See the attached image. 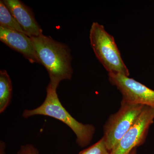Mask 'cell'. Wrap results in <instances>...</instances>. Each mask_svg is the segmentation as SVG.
<instances>
[{"label": "cell", "instance_id": "cell-1", "mask_svg": "<svg viewBox=\"0 0 154 154\" xmlns=\"http://www.w3.org/2000/svg\"><path fill=\"white\" fill-rule=\"evenodd\" d=\"M36 57L49 75V85L57 89L61 81L70 80L73 74L71 51L66 44L43 34L30 37Z\"/></svg>", "mask_w": 154, "mask_h": 154}, {"label": "cell", "instance_id": "cell-2", "mask_svg": "<svg viewBox=\"0 0 154 154\" xmlns=\"http://www.w3.org/2000/svg\"><path fill=\"white\" fill-rule=\"evenodd\" d=\"M46 98L39 107L32 110H25L23 118L27 119L35 115H43L61 121L72 130L76 136V143L81 147L88 145L92 141L95 128L91 124H84L77 121L62 105L59 99L57 89L48 84L46 88Z\"/></svg>", "mask_w": 154, "mask_h": 154}, {"label": "cell", "instance_id": "cell-3", "mask_svg": "<svg viewBox=\"0 0 154 154\" xmlns=\"http://www.w3.org/2000/svg\"><path fill=\"white\" fill-rule=\"evenodd\" d=\"M90 40L96 57L108 73L129 76V70L122 58L114 37L106 31L103 25L93 22Z\"/></svg>", "mask_w": 154, "mask_h": 154}, {"label": "cell", "instance_id": "cell-4", "mask_svg": "<svg viewBox=\"0 0 154 154\" xmlns=\"http://www.w3.org/2000/svg\"><path fill=\"white\" fill-rule=\"evenodd\" d=\"M144 106L121 101L119 110L109 116L104 126L103 137L109 151H111L134 123Z\"/></svg>", "mask_w": 154, "mask_h": 154}, {"label": "cell", "instance_id": "cell-5", "mask_svg": "<svg viewBox=\"0 0 154 154\" xmlns=\"http://www.w3.org/2000/svg\"><path fill=\"white\" fill-rule=\"evenodd\" d=\"M154 121V108L145 106L134 123L111 150L110 154H130L144 142Z\"/></svg>", "mask_w": 154, "mask_h": 154}, {"label": "cell", "instance_id": "cell-6", "mask_svg": "<svg viewBox=\"0 0 154 154\" xmlns=\"http://www.w3.org/2000/svg\"><path fill=\"white\" fill-rule=\"evenodd\" d=\"M108 80L122 95L124 102L148 106L154 109V91L134 79L119 74L108 73Z\"/></svg>", "mask_w": 154, "mask_h": 154}, {"label": "cell", "instance_id": "cell-7", "mask_svg": "<svg viewBox=\"0 0 154 154\" xmlns=\"http://www.w3.org/2000/svg\"><path fill=\"white\" fill-rule=\"evenodd\" d=\"M0 40L20 53L31 63H39L32 39L25 33L0 26Z\"/></svg>", "mask_w": 154, "mask_h": 154}, {"label": "cell", "instance_id": "cell-8", "mask_svg": "<svg viewBox=\"0 0 154 154\" xmlns=\"http://www.w3.org/2000/svg\"><path fill=\"white\" fill-rule=\"evenodd\" d=\"M3 2L26 35L31 37L43 34L33 12L24 3L19 0H5Z\"/></svg>", "mask_w": 154, "mask_h": 154}, {"label": "cell", "instance_id": "cell-9", "mask_svg": "<svg viewBox=\"0 0 154 154\" xmlns=\"http://www.w3.org/2000/svg\"><path fill=\"white\" fill-rule=\"evenodd\" d=\"M12 82L6 70L0 71V113L8 106L12 97Z\"/></svg>", "mask_w": 154, "mask_h": 154}, {"label": "cell", "instance_id": "cell-10", "mask_svg": "<svg viewBox=\"0 0 154 154\" xmlns=\"http://www.w3.org/2000/svg\"><path fill=\"white\" fill-rule=\"evenodd\" d=\"M0 26L26 34L3 1L0 2Z\"/></svg>", "mask_w": 154, "mask_h": 154}, {"label": "cell", "instance_id": "cell-11", "mask_svg": "<svg viewBox=\"0 0 154 154\" xmlns=\"http://www.w3.org/2000/svg\"><path fill=\"white\" fill-rule=\"evenodd\" d=\"M79 154H110V152L107 149L102 137L96 143L80 152Z\"/></svg>", "mask_w": 154, "mask_h": 154}, {"label": "cell", "instance_id": "cell-12", "mask_svg": "<svg viewBox=\"0 0 154 154\" xmlns=\"http://www.w3.org/2000/svg\"><path fill=\"white\" fill-rule=\"evenodd\" d=\"M38 149L33 145L26 144L21 146L17 154H38Z\"/></svg>", "mask_w": 154, "mask_h": 154}, {"label": "cell", "instance_id": "cell-13", "mask_svg": "<svg viewBox=\"0 0 154 154\" xmlns=\"http://www.w3.org/2000/svg\"><path fill=\"white\" fill-rule=\"evenodd\" d=\"M130 154H137L136 149H134L131 152Z\"/></svg>", "mask_w": 154, "mask_h": 154}]
</instances>
